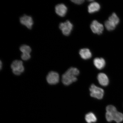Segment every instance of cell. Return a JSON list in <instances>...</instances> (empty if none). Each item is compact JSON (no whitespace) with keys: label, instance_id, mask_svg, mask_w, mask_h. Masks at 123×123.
Returning a JSON list of instances; mask_svg holds the SVG:
<instances>
[{"label":"cell","instance_id":"1","mask_svg":"<svg viewBox=\"0 0 123 123\" xmlns=\"http://www.w3.org/2000/svg\"><path fill=\"white\" fill-rule=\"evenodd\" d=\"M106 111V118L108 122L113 121L117 123H120L123 120V114L118 111L114 106L111 105L107 106Z\"/></svg>","mask_w":123,"mask_h":123},{"label":"cell","instance_id":"2","mask_svg":"<svg viewBox=\"0 0 123 123\" xmlns=\"http://www.w3.org/2000/svg\"><path fill=\"white\" fill-rule=\"evenodd\" d=\"M77 68L71 67L69 68L62 75V82L64 85L68 86L77 80V77L79 74Z\"/></svg>","mask_w":123,"mask_h":123},{"label":"cell","instance_id":"3","mask_svg":"<svg viewBox=\"0 0 123 123\" xmlns=\"http://www.w3.org/2000/svg\"><path fill=\"white\" fill-rule=\"evenodd\" d=\"M11 68L14 74L19 75L24 71V68L22 61L15 60L12 62Z\"/></svg>","mask_w":123,"mask_h":123},{"label":"cell","instance_id":"4","mask_svg":"<svg viewBox=\"0 0 123 123\" xmlns=\"http://www.w3.org/2000/svg\"><path fill=\"white\" fill-rule=\"evenodd\" d=\"M90 96L98 99H102L104 96V91L102 88L97 86L94 84L92 85L90 87Z\"/></svg>","mask_w":123,"mask_h":123},{"label":"cell","instance_id":"5","mask_svg":"<svg viewBox=\"0 0 123 123\" xmlns=\"http://www.w3.org/2000/svg\"><path fill=\"white\" fill-rule=\"evenodd\" d=\"M73 25L70 21L67 20L65 22L60 24L59 28L64 35L68 36L73 30Z\"/></svg>","mask_w":123,"mask_h":123},{"label":"cell","instance_id":"6","mask_svg":"<svg viewBox=\"0 0 123 123\" xmlns=\"http://www.w3.org/2000/svg\"><path fill=\"white\" fill-rule=\"evenodd\" d=\"M19 49L22 53L21 56V59L25 61L28 60L30 59V53L32 50L30 46L24 44L21 46Z\"/></svg>","mask_w":123,"mask_h":123},{"label":"cell","instance_id":"7","mask_svg":"<svg viewBox=\"0 0 123 123\" xmlns=\"http://www.w3.org/2000/svg\"><path fill=\"white\" fill-rule=\"evenodd\" d=\"M90 27L93 33L98 35L102 34L104 30V27L103 25L96 20L92 21Z\"/></svg>","mask_w":123,"mask_h":123},{"label":"cell","instance_id":"8","mask_svg":"<svg viewBox=\"0 0 123 123\" xmlns=\"http://www.w3.org/2000/svg\"><path fill=\"white\" fill-rule=\"evenodd\" d=\"M59 75L57 72L51 71L47 75L46 80L48 83L50 85H55L59 82Z\"/></svg>","mask_w":123,"mask_h":123},{"label":"cell","instance_id":"9","mask_svg":"<svg viewBox=\"0 0 123 123\" xmlns=\"http://www.w3.org/2000/svg\"><path fill=\"white\" fill-rule=\"evenodd\" d=\"M20 22L27 28L31 29L33 24V21L32 17L26 15H23L20 18Z\"/></svg>","mask_w":123,"mask_h":123},{"label":"cell","instance_id":"10","mask_svg":"<svg viewBox=\"0 0 123 123\" xmlns=\"http://www.w3.org/2000/svg\"><path fill=\"white\" fill-rule=\"evenodd\" d=\"M68 8L64 4H57L55 7V11L57 14L61 17L65 16L67 12Z\"/></svg>","mask_w":123,"mask_h":123},{"label":"cell","instance_id":"11","mask_svg":"<svg viewBox=\"0 0 123 123\" xmlns=\"http://www.w3.org/2000/svg\"><path fill=\"white\" fill-rule=\"evenodd\" d=\"M97 78L99 84L101 86H105L108 85L109 80L105 74L101 73L98 74Z\"/></svg>","mask_w":123,"mask_h":123},{"label":"cell","instance_id":"12","mask_svg":"<svg viewBox=\"0 0 123 123\" xmlns=\"http://www.w3.org/2000/svg\"><path fill=\"white\" fill-rule=\"evenodd\" d=\"M93 64L96 68L99 70L103 68L105 65V61L102 58H97L93 60Z\"/></svg>","mask_w":123,"mask_h":123},{"label":"cell","instance_id":"13","mask_svg":"<svg viewBox=\"0 0 123 123\" xmlns=\"http://www.w3.org/2000/svg\"><path fill=\"white\" fill-rule=\"evenodd\" d=\"M100 7V6L98 3L96 2H92L88 6V12L90 13H94L99 11Z\"/></svg>","mask_w":123,"mask_h":123},{"label":"cell","instance_id":"14","mask_svg":"<svg viewBox=\"0 0 123 123\" xmlns=\"http://www.w3.org/2000/svg\"><path fill=\"white\" fill-rule=\"evenodd\" d=\"M79 54L81 57L84 60L88 59L92 57L91 52L88 49H81L80 50Z\"/></svg>","mask_w":123,"mask_h":123},{"label":"cell","instance_id":"15","mask_svg":"<svg viewBox=\"0 0 123 123\" xmlns=\"http://www.w3.org/2000/svg\"><path fill=\"white\" fill-rule=\"evenodd\" d=\"M85 120L88 123H92L96 122L97 119L94 114L90 112L86 114L85 116Z\"/></svg>","mask_w":123,"mask_h":123},{"label":"cell","instance_id":"16","mask_svg":"<svg viewBox=\"0 0 123 123\" xmlns=\"http://www.w3.org/2000/svg\"><path fill=\"white\" fill-rule=\"evenodd\" d=\"M108 20L116 26L119 24V19L116 14L113 13L109 17Z\"/></svg>","mask_w":123,"mask_h":123},{"label":"cell","instance_id":"17","mask_svg":"<svg viewBox=\"0 0 123 123\" xmlns=\"http://www.w3.org/2000/svg\"><path fill=\"white\" fill-rule=\"evenodd\" d=\"M105 25L107 30L109 31L114 30L116 27V25L109 21L108 20L105 21Z\"/></svg>","mask_w":123,"mask_h":123},{"label":"cell","instance_id":"18","mask_svg":"<svg viewBox=\"0 0 123 123\" xmlns=\"http://www.w3.org/2000/svg\"><path fill=\"white\" fill-rule=\"evenodd\" d=\"M72 2L77 4H81L83 3L84 1L83 0H72Z\"/></svg>","mask_w":123,"mask_h":123},{"label":"cell","instance_id":"19","mask_svg":"<svg viewBox=\"0 0 123 123\" xmlns=\"http://www.w3.org/2000/svg\"><path fill=\"white\" fill-rule=\"evenodd\" d=\"M2 63L1 61H0V69H1L2 68Z\"/></svg>","mask_w":123,"mask_h":123}]
</instances>
